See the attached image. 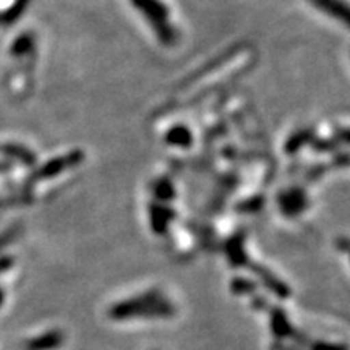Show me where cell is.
<instances>
[{
	"instance_id": "2",
	"label": "cell",
	"mask_w": 350,
	"mask_h": 350,
	"mask_svg": "<svg viewBox=\"0 0 350 350\" xmlns=\"http://www.w3.org/2000/svg\"><path fill=\"white\" fill-rule=\"evenodd\" d=\"M133 7L146 18L161 41L170 46L175 41V29L170 23V10L161 0H131Z\"/></svg>"
},
{
	"instance_id": "8",
	"label": "cell",
	"mask_w": 350,
	"mask_h": 350,
	"mask_svg": "<svg viewBox=\"0 0 350 350\" xmlns=\"http://www.w3.org/2000/svg\"><path fill=\"white\" fill-rule=\"evenodd\" d=\"M279 206H281L282 214L288 217L300 216L306 209L305 193L301 190H288L279 198Z\"/></svg>"
},
{
	"instance_id": "15",
	"label": "cell",
	"mask_w": 350,
	"mask_h": 350,
	"mask_svg": "<svg viewBox=\"0 0 350 350\" xmlns=\"http://www.w3.org/2000/svg\"><path fill=\"white\" fill-rule=\"evenodd\" d=\"M13 265H15V260L12 256H0V274L7 273Z\"/></svg>"
},
{
	"instance_id": "7",
	"label": "cell",
	"mask_w": 350,
	"mask_h": 350,
	"mask_svg": "<svg viewBox=\"0 0 350 350\" xmlns=\"http://www.w3.org/2000/svg\"><path fill=\"white\" fill-rule=\"evenodd\" d=\"M65 342V334L60 329H49L34 336L26 342L28 350H59Z\"/></svg>"
},
{
	"instance_id": "4",
	"label": "cell",
	"mask_w": 350,
	"mask_h": 350,
	"mask_svg": "<svg viewBox=\"0 0 350 350\" xmlns=\"http://www.w3.org/2000/svg\"><path fill=\"white\" fill-rule=\"evenodd\" d=\"M269 317V331L275 339L287 340L295 338L299 332L295 331L294 325H292L291 318L282 306H269L268 310Z\"/></svg>"
},
{
	"instance_id": "14",
	"label": "cell",
	"mask_w": 350,
	"mask_h": 350,
	"mask_svg": "<svg viewBox=\"0 0 350 350\" xmlns=\"http://www.w3.org/2000/svg\"><path fill=\"white\" fill-rule=\"evenodd\" d=\"M252 306L255 310H258V312H265V310H269V304L268 300L265 299V297H258L256 294L252 295Z\"/></svg>"
},
{
	"instance_id": "12",
	"label": "cell",
	"mask_w": 350,
	"mask_h": 350,
	"mask_svg": "<svg viewBox=\"0 0 350 350\" xmlns=\"http://www.w3.org/2000/svg\"><path fill=\"white\" fill-rule=\"evenodd\" d=\"M310 350H347V345L342 342H331V340H317L310 345Z\"/></svg>"
},
{
	"instance_id": "13",
	"label": "cell",
	"mask_w": 350,
	"mask_h": 350,
	"mask_svg": "<svg viewBox=\"0 0 350 350\" xmlns=\"http://www.w3.org/2000/svg\"><path fill=\"white\" fill-rule=\"evenodd\" d=\"M16 235H18V227L16 226L10 227V229L3 232V234H0V252H2L8 243L13 242V240L16 239Z\"/></svg>"
},
{
	"instance_id": "16",
	"label": "cell",
	"mask_w": 350,
	"mask_h": 350,
	"mask_svg": "<svg viewBox=\"0 0 350 350\" xmlns=\"http://www.w3.org/2000/svg\"><path fill=\"white\" fill-rule=\"evenodd\" d=\"M3 301H5V292H3V288L0 287V308H2Z\"/></svg>"
},
{
	"instance_id": "3",
	"label": "cell",
	"mask_w": 350,
	"mask_h": 350,
	"mask_svg": "<svg viewBox=\"0 0 350 350\" xmlns=\"http://www.w3.org/2000/svg\"><path fill=\"white\" fill-rule=\"evenodd\" d=\"M250 269L252 273L255 274L256 282L261 284L269 294H273L275 299L279 300H287L291 299L292 295V288L287 282H284L279 275H275L273 271L266 266L260 265V262H250Z\"/></svg>"
},
{
	"instance_id": "9",
	"label": "cell",
	"mask_w": 350,
	"mask_h": 350,
	"mask_svg": "<svg viewBox=\"0 0 350 350\" xmlns=\"http://www.w3.org/2000/svg\"><path fill=\"white\" fill-rule=\"evenodd\" d=\"M310 3H313L318 10L325 12L326 15L332 16V18L342 21L344 25H347V3L342 0H310Z\"/></svg>"
},
{
	"instance_id": "11",
	"label": "cell",
	"mask_w": 350,
	"mask_h": 350,
	"mask_svg": "<svg viewBox=\"0 0 350 350\" xmlns=\"http://www.w3.org/2000/svg\"><path fill=\"white\" fill-rule=\"evenodd\" d=\"M167 142L178 148H185L191 142V133L188 131V129H185V126H175V129H172V131L167 135Z\"/></svg>"
},
{
	"instance_id": "17",
	"label": "cell",
	"mask_w": 350,
	"mask_h": 350,
	"mask_svg": "<svg viewBox=\"0 0 350 350\" xmlns=\"http://www.w3.org/2000/svg\"><path fill=\"white\" fill-rule=\"evenodd\" d=\"M3 167H5V165H3V164H0V170H2Z\"/></svg>"
},
{
	"instance_id": "1",
	"label": "cell",
	"mask_w": 350,
	"mask_h": 350,
	"mask_svg": "<svg viewBox=\"0 0 350 350\" xmlns=\"http://www.w3.org/2000/svg\"><path fill=\"white\" fill-rule=\"evenodd\" d=\"M177 314V306L161 288L148 291L109 306L107 317L112 321H129V319H169Z\"/></svg>"
},
{
	"instance_id": "6",
	"label": "cell",
	"mask_w": 350,
	"mask_h": 350,
	"mask_svg": "<svg viewBox=\"0 0 350 350\" xmlns=\"http://www.w3.org/2000/svg\"><path fill=\"white\" fill-rule=\"evenodd\" d=\"M175 217V213L170 209V206H163V204H154L152 203L150 206V226L151 230L154 232V235H167L170 229V224H172Z\"/></svg>"
},
{
	"instance_id": "5",
	"label": "cell",
	"mask_w": 350,
	"mask_h": 350,
	"mask_svg": "<svg viewBox=\"0 0 350 350\" xmlns=\"http://www.w3.org/2000/svg\"><path fill=\"white\" fill-rule=\"evenodd\" d=\"M224 252H226V258L229 261V265L232 268H247L250 266V256H248L247 248H245V237L242 234L234 235L227 240L224 245Z\"/></svg>"
},
{
	"instance_id": "10",
	"label": "cell",
	"mask_w": 350,
	"mask_h": 350,
	"mask_svg": "<svg viewBox=\"0 0 350 350\" xmlns=\"http://www.w3.org/2000/svg\"><path fill=\"white\" fill-rule=\"evenodd\" d=\"M258 282L255 279L247 278V275H235L230 279V292L237 297H250L255 295L258 291Z\"/></svg>"
}]
</instances>
